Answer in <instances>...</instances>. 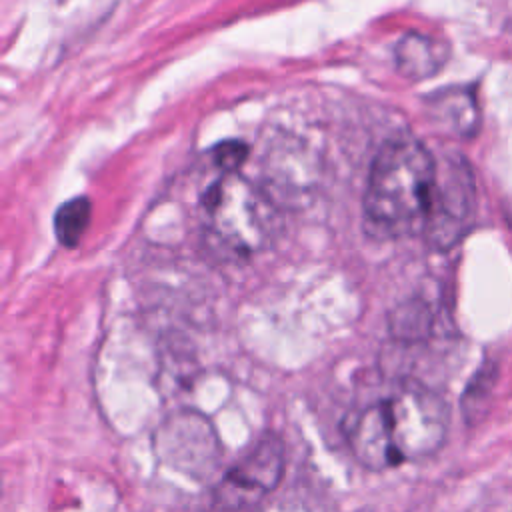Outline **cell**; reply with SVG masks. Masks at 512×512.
Wrapping results in <instances>:
<instances>
[{"label": "cell", "instance_id": "obj_1", "mask_svg": "<svg viewBox=\"0 0 512 512\" xmlns=\"http://www.w3.org/2000/svg\"><path fill=\"white\" fill-rule=\"evenodd\" d=\"M448 406L416 380L346 416L344 436L356 462L380 472L438 452L448 434Z\"/></svg>", "mask_w": 512, "mask_h": 512}, {"label": "cell", "instance_id": "obj_7", "mask_svg": "<svg viewBox=\"0 0 512 512\" xmlns=\"http://www.w3.org/2000/svg\"><path fill=\"white\" fill-rule=\"evenodd\" d=\"M396 68L410 80L434 76L448 60V46L432 36L410 32L404 34L394 50Z\"/></svg>", "mask_w": 512, "mask_h": 512}, {"label": "cell", "instance_id": "obj_10", "mask_svg": "<svg viewBox=\"0 0 512 512\" xmlns=\"http://www.w3.org/2000/svg\"><path fill=\"white\" fill-rule=\"evenodd\" d=\"M430 332V314L418 302L402 304L390 316V334L400 342H416Z\"/></svg>", "mask_w": 512, "mask_h": 512}, {"label": "cell", "instance_id": "obj_3", "mask_svg": "<svg viewBox=\"0 0 512 512\" xmlns=\"http://www.w3.org/2000/svg\"><path fill=\"white\" fill-rule=\"evenodd\" d=\"M202 216L208 232L236 254L262 250L274 232L270 200L236 172L224 174L204 192Z\"/></svg>", "mask_w": 512, "mask_h": 512}, {"label": "cell", "instance_id": "obj_8", "mask_svg": "<svg viewBox=\"0 0 512 512\" xmlns=\"http://www.w3.org/2000/svg\"><path fill=\"white\" fill-rule=\"evenodd\" d=\"M430 118L450 132L470 134L476 124L474 98L464 90L438 94L430 100Z\"/></svg>", "mask_w": 512, "mask_h": 512}, {"label": "cell", "instance_id": "obj_4", "mask_svg": "<svg viewBox=\"0 0 512 512\" xmlns=\"http://www.w3.org/2000/svg\"><path fill=\"white\" fill-rule=\"evenodd\" d=\"M286 472V444L280 434L264 432L214 484V506L242 512L278 488Z\"/></svg>", "mask_w": 512, "mask_h": 512}, {"label": "cell", "instance_id": "obj_9", "mask_svg": "<svg viewBox=\"0 0 512 512\" xmlns=\"http://www.w3.org/2000/svg\"><path fill=\"white\" fill-rule=\"evenodd\" d=\"M92 216V204L86 196H76L64 204L54 214V232L62 246L74 248L84 238Z\"/></svg>", "mask_w": 512, "mask_h": 512}, {"label": "cell", "instance_id": "obj_2", "mask_svg": "<svg viewBox=\"0 0 512 512\" xmlns=\"http://www.w3.org/2000/svg\"><path fill=\"white\" fill-rule=\"evenodd\" d=\"M436 178L438 166L420 140L398 136L386 142L372 162L366 184L368 226L382 236L424 228Z\"/></svg>", "mask_w": 512, "mask_h": 512}, {"label": "cell", "instance_id": "obj_6", "mask_svg": "<svg viewBox=\"0 0 512 512\" xmlns=\"http://www.w3.org/2000/svg\"><path fill=\"white\" fill-rule=\"evenodd\" d=\"M474 214V180L466 164L438 168L436 188L424 232L436 248H450L468 230Z\"/></svg>", "mask_w": 512, "mask_h": 512}, {"label": "cell", "instance_id": "obj_11", "mask_svg": "<svg viewBox=\"0 0 512 512\" xmlns=\"http://www.w3.org/2000/svg\"><path fill=\"white\" fill-rule=\"evenodd\" d=\"M212 152H214L216 164L224 170V174L236 172V170L242 166V162L246 160V156H248L246 144H244V142H238V140L222 142V144H218Z\"/></svg>", "mask_w": 512, "mask_h": 512}, {"label": "cell", "instance_id": "obj_5", "mask_svg": "<svg viewBox=\"0 0 512 512\" xmlns=\"http://www.w3.org/2000/svg\"><path fill=\"white\" fill-rule=\"evenodd\" d=\"M154 450L160 462L198 480L216 470L222 452L216 428L194 410L170 414L154 434Z\"/></svg>", "mask_w": 512, "mask_h": 512}]
</instances>
